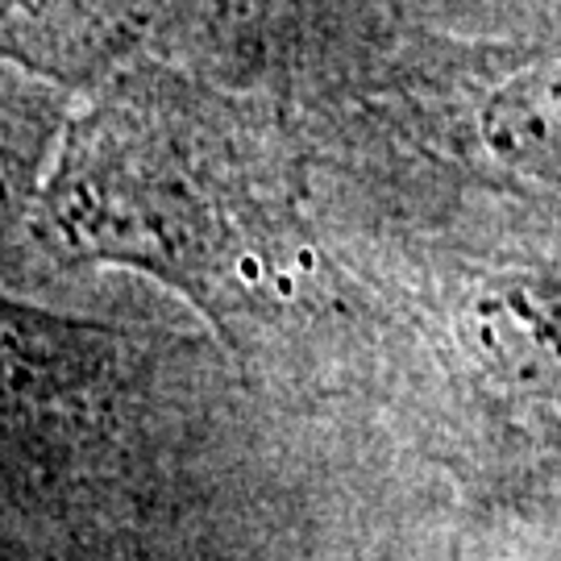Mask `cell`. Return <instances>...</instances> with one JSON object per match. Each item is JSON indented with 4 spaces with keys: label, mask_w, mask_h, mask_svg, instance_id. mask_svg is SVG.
I'll return each instance as SVG.
<instances>
[{
    "label": "cell",
    "mask_w": 561,
    "mask_h": 561,
    "mask_svg": "<svg viewBox=\"0 0 561 561\" xmlns=\"http://www.w3.org/2000/svg\"><path fill=\"white\" fill-rule=\"evenodd\" d=\"M138 42L134 0H0V59L76 92L134 59Z\"/></svg>",
    "instance_id": "2"
},
{
    "label": "cell",
    "mask_w": 561,
    "mask_h": 561,
    "mask_svg": "<svg viewBox=\"0 0 561 561\" xmlns=\"http://www.w3.org/2000/svg\"><path fill=\"white\" fill-rule=\"evenodd\" d=\"M76 101V88L0 59V259L25 245Z\"/></svg>",
    "instance_id": "3"
},
{
    "label": "cell",
    "mask_w": 561,
    "mask_h": 561,
    "mask_svg": "<svg viewBox=\"0 0 561 561\" xmlns=\"http://www.w3.org/2000/svg\"><path fill=\"white\" fill-rule=\"evenodd\" d=\"M486 141L528 175L561 180V76L507 92L486 121Z\"/></svg>",
    "instance_id": "4"
},
{
    "label": "cell",
    "mask_w": 561,
    "mask_h": 561,
    "mask_svg": "<svg viewBox=\"0 0 561 561\" xmlns=\"http://www.w3.org/2000/svg\"><path fill=\"white\" fill-rule=\"evenodd\" d=\"M46 561H62V558H46Z\"/></svg>",
    "instance_id": "5"
},
{
    "label": "cell",
    "mask_w": 561,
    "mask_h": 561,
    "mask_svg": "<svg viewBox=\"0 0 561 561\" xmlns=\"http://www.w3.org/2000/svg\"><path fill=\"white\" fill-rule=\"evenodd\" d=\"M141 345L0 283V507L88 545Z\"/></svg>",
    "instance_id": "1"
}]
</instances>
